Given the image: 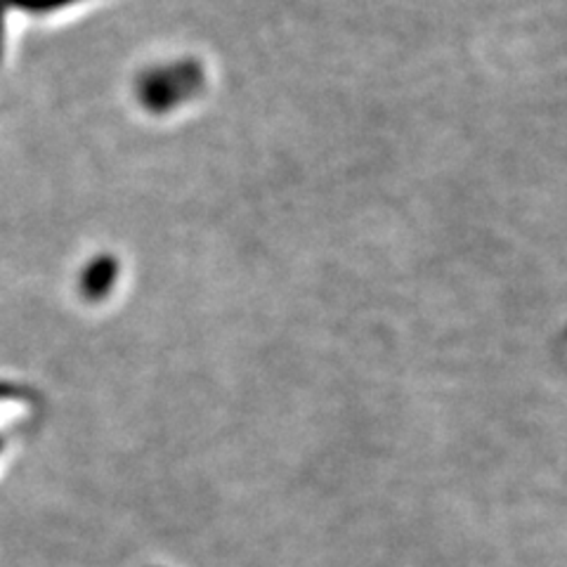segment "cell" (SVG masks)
<instances>
[{"label": "cell", "instance_id": "6da1fadb", "mask_svg": "<svg viewBox=\"0 0 567 567\" xmlns=\"http://www.w3.org/2000/svg\"><path fill=\"white\" fill-rule=\"evenodd\" d=\"M12 3H20L24 8H45V6H55L58 0H12Z\"/></svg>", "mask_w": 567, "mask_h": 567}]
</instances>
